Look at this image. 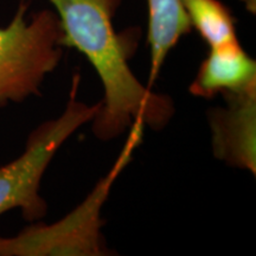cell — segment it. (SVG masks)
Returning a JSON list of instances; mask_svg holds the SVG:
<instances>
[{
	"label": "cell",
	"instance_id": "1",
	"mask_svg": "<svg viewBox=\"0 0 256 256\" xmlns=\"http://www.w3.org/2000/svg\"><path fill=\"white\" fill-rule=\"evenodd\" d=\"M58 17L63 44L87 57L104 84V98L92 119L101 140L121 136L136 121L164 128L174 114L170 98L145 87L130 68V46L114 28L121 0H49Z\"/></svg>",
	"mask_w": 256,
	"mask_h": 256
},
{
	"label": "cell",
	"instance_id": "2",
	"mask_svg": "<svg viewBox=\"0 0 256 256\" xmlns=\"http://www.w3.org/2000/svg\"><path fill=\"white\" fill-rule=\"evenodd\" d=\"M142 121L130 128L119 158L110 171L96 184L88 197L58 222H34L18 232L0 236V256H102L108 255L102 238L101 210L115 179L130 162L134 150L142 142Z\"/></svg>",
	"mask_w": 256,
	"mask_h": 256
},
{
	"label": "cell",
	"instance_id": "3",
	"mask_svg": "<svg viewBox=\"0 0 256 256\" xmlns=\"http://www.w3.org/2000/svg\"><path fill=\"white\" fill-rule=\"evenodd\" d=\"M28 0H20L14 17L0 26V108L40 94L46 76L63 57V32L52 10L28 17Z\"/></svg>",
	"mask_w": 256,
	"mask_h": 256
},
{
	"label": "cell",
	"instance_id": "4",
	"mask_svg": "<svg viewBox=\"0 0 256 256\" xmlns=\"http://www.w3.org/2000/svg\"><path fill=\"white\" fill-rule=\"evenodd\" d=\"M80 78H74L66 110L58 118L38 126L28 136L24 152L0 166V216L18 209L28 222L46 215L48 204L40 194L42 179L51 160L80 127L96 116L101 101L89 106L78 101Z\"/></svg>",
	"mask_w": 256,
	"mask_h": 256
},
{
	"label": "cell",
	"instance_id": "5",
	"mask_svg": "<svg viewBox=\"0 0 256 256\" xmlns=\"http://www.w3.org/2000/svg\"><path fill=\"white\" fill-rule=\"evenodd\" d=\"M226 108L211 110L212 152L229 165L256 174V86L222 94Z\"/></svg>",
	"mask_w": 256,
	"mask_h": 256
},
{
	"label": "cell",
	"instance_id": "6",
	"mask_svg": "<svg viewBox=\"0 0 256 256\" xmlns=\"http://www.w3.org/2000/svg\"><path fill=\"white\" fill-rule=\"evenodd\" d=\"M256 86V62L240 42L210 48L188 90L198 98L236 92Z\"/></svg>",
	"mask_w": 256,
	"mask_h": 256
},
{
	"label": "cell",
	"instance_id": "7",
	"mask_svg": "<svg viewBox=\"0 0 256 256\" xmlns=\"http://www.w3.org/2000/svg\"><path fill=\"white\" fill-rule=\"evenodd\" d=\"M148 11L147 43L151 52L150 84L158 78L168 52L192 28L180 0H146Z\"/></svg>",
	"mask_w": 256,
	"mask_h": 256
},
{
	"label": "cell",
	"instance_id": "8",
	"mask_svg": "<svg viewBox=\"0 0 256 256\" xmlns=\"http://www.w3.org/2000/svg\"><path fill=\"white\" fill-rule=\"evenodd\" d=\"M191 28H194L209 48L238 42L236 20L220 0H180Z\"/></svg>",
	"mask_w": 256,
	"mask_h": 256
},
{
	"label": "cell",
	"instance_id": "9",
	"mask_svg": "<svg viewBox=\"0 0 256 256\" xmlns=\"http://www.w3.org/2000/svg\"><path fill=\"white\" fill-rule=\"evenodd\" d=\"M241 2L244 4L246 8H247L250 14H256V0H241Z\"/></svg>",
	"mask_w": 256,
	"mask_h": 256
}]
</instances>
